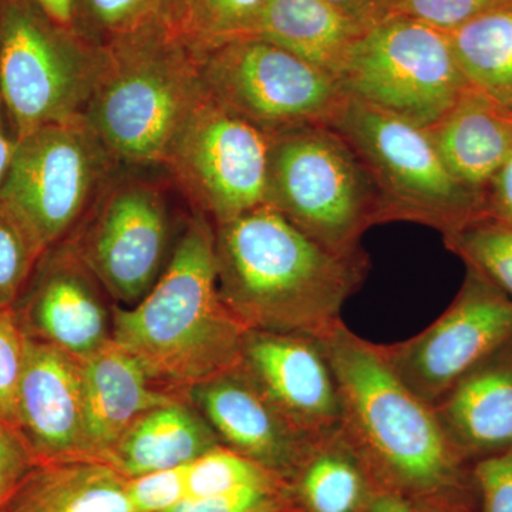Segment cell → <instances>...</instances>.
Here are the masks:
<instances>
[{
    "label": "cell",
    "mask_w": 512,
    "mask_h": 512,
    "mask_svg": "<svg viewBox=\"0 0 512 512\" xmlns=\"http://www.w3.org/2000/svg\"><path fill=\"white\" fill-rule=\"evenodd\" d=\"M39 8L45 10L47 15L64 28L76 32V5L74 0H32Z\"/></svg>",
    "instance_id": "obj_41"
},
{
    "label": "cell",
    "mask_w": 512,
    "mask_h": 512,
    "mask_svg": "<svg viewBox=\"0 0 512 512\" xmlns=\"http://www.w3.org/2000/svg\"><path fill=\"white\" fill-rule=\"evenodd\" d=\"M363 28L389 15L393 0H328Z\"/></svg>",
    "instance_id": "obj_38"
},
{
    "label": "cell",
    "mask_w": 512,
    "mask_h": 512,
    "mask_svg": "<svg viewBox=\"0 0 512 512\" xmlns=\"http://www.w3.org/2000/svg\"><path fill=\"white\" fill-rule=\"evenodd\" d=\"M266 0H187L183 36L202 47L254 32Z\"/></svg>",
    "instance_id": "obj_30"
},
{
    "label": "cell",
    "mask_w": 512,
    "mask_h": 512,
    "mask_svg": "<svg viewBox=\"0 0 512 512\" xmlns=\"http://www.w3.org/2000/svg\"><path fill=\"white\" fill-rule=\"evenodd\" d=\"M349 141L372 175L383 224L416 222L447 235L487 215V204L458 183L429 128L348 96L330 124Z\"/></svg>",
    "instance_id": "obj_7"
},
{
    "label": "cell",
    "mask_w": 512,
    "mask_h": 512,
    "mask_svg": "<svg viewBox=\"0 0 512 512\" xmlns=\"http://www.w3.org/2000/svg\"><path fill=\"white\" fill-rule=\"evenodd\" d=\"M296 507L288 481L249 485L205 498H187L165 512H281Z\"/></svg>",
    "instance_id": "obj_31"
},
{
    "label": "cell",
    "mask_w": 512,
    "mask_h": 512,
    "mask_svg": "<svg viewBox=\"0 0 512 512\" xmlns=\"http://www.w3.org/2000/svg\"><path fill=\"white\" fill-rule=\"evenodd\" d=\"M444 244L467 269L483 276L512 301V227L483 215L444 235Z\"/></svg>",
    "instance_id": "obj_27"
},
{
    "label": "cell",
    "mask_w": 512,
    "mask_h": 512,
    "mask_svg": "<svg viewBox=\"0 0 512 512\" xmlns=\"http://www.w3.org/2000/svg\"><path fill=\"white\" fill-rule=\"evenodd\" d=\"M123 164L70 241L117 306L137 305L173 252L170 175Z\"/></svg>",
    "instance_id": "obj_8"
},
{
    "label": "cell",
    "mask_w": 512,
    "mask_h": 512,
    "mask_svg": "<svg viewBox=\"0 0 512 512\" xmlns=\"http://www.w3.org/2000/svg\"><path fill=\"white\" fill-rule=\"evenodd\" d=\"M104 49L84 121L121 163L163 167L204 94L197 47L177 33L153 32Z\"/></svg>",
    "instance_id": "obj_4"
},
{
    "label": "cell",
    "mask_w": 512,
    "mask_h": 512,
    "mask_svg": "<svg viewBox=\"0 0 512 512\" xmlns=\"http://www.w3.org/2000/svg\"><path fill=\"white\" fill-rule=\"evenodd\" d=\"M247 332L221 299L215 225L198 211L151 291L130 308L113 306V342L180 394L238 367Z\"/></svg>",
    "instance_id": "obj_3"
},
{
    "label": "cell",
    "mask_w": 512,
    "mask_h": 512,
    "mask_svg": "<svg viewBox=\"0 0 512 512\" xmlns=\"http://www.w3.org/2000/svg\"><path fill=\"white\" fill-rule=\"evenodd\" d=\"M16 423L37 464L89 458L84 441L82 360L26 338Z\"/></svg>",
    "instance_id": "obj_16"
},
{
    "label": "cell",
    "mask_w": 512,
    "mask_h": 512,
    "mask_svg": "<svg viewBox=\"0 0 512 512\" xmlns=\"http://www.w3.org/2000/svg\"><path fill=\"white\" fill-rule=\"evenodd\" d=\"M338 382L343 430L379 487L423 512H468L473 474L433 407L387 363L382 346L339 322L319 339Z\"/></svg>",
    "instance_id": "obj_1"
},
{
    "label": "cell",
    "mask_w": 512,
    "mask_h": 512,
    "mask_svg": "<svg viewBox=\"0 0 512 512\" xmlns=\"http://www.w3.org/2000/svg\"><path fill=\"white\" fill-rule=\"evenodd\" d=\"M429 131L458 183L485 200L512 147V114L467 89Z\"/></svg>",
    "instance_id": "obj_20"
},
{
    "label": "cell",
    "mask_w": 512,
    "mask_h": 512,
    "mask_svg": "<svg viewBox=\"0 0 512 512\" xmlns=\"http://www.w3.org/2000/svg\"><path fill=\"white\" fill-rule=\"evenodd\" d=\"M218 289L247 329L320 339L363 284L365 252L340 255L269 205L215 225Z\"/></svg>",
    "instance_id": "obj_2"
},
{
    "label": "cell",
    "mask_w": 512,
    "mask_h": 512,
    "mask_svg": "<svg viewBox=\"0 0 512 512\" xmlns=\"http://www.w3.org/2000/svg\"><path fill=\"white\" fill-rule=\"evenodd\" d=\"M5 512H136L127 477L93 458L39 464Z\"/></svg>",
    "instance_id": "obj_23"
},
{
    "label": "cell",
    "mask_w": 512,
    "mask_h": 512,
    "mask_svg": "<svg viewBox=\"0 0 512 512\" xmlns=\"http://www.w3.org/2000/svg\"><path fill=\"white\" fill-rule=\"evenodd\" d=\"M238 367L305 439L342 427L338 382L319 339L248 329Z\"/></svg>",
    "instance_id": "obj_15"
},
{
    "label": "cell",
    "mask_w": 512,
    "mask_h": 512,
    "mask_svg": "<svg viewBox=\"0 0 512 512\" xmlns=\"http://www.w3.org/2000/svg\"><path fill=\"white\" fill-rule=\"evenodd\" d=\"M288 484L299 512H365L376 485L343 427L309 443Z\"/></svg>",
    "instance_id": "obj_24"
},
{
    "label": "cell",
    "mask_w": 512,
    "mask_h": 512,
    "mask_svg": "<svg viewBox=\"0 0 512 512\" xmlns=\"http://www.w3.org/2000/svg\"><path fill=\"white\" fill-rule=\"evenodd\" d=\"M471 474L481 512H512V450L476 461Z\"/></svg>",
    "instance_id": "obj_36"
},
{
    "label": "cell",
    "mask_w": 512,
    "mask_h": 512,
    "mask_svg": "<svg viewBox=\"0 0 512 512\" xmlns=\"http://www.w3.org/2000/svg\"><path fill=\"white\" fill-rule=\"evenodd\" d=\"M508 3L512 0H393L389 15L406 16L450 33L481 13Z\"/></svg>",
    "instance_id": "obj_32"
},
{
    "label": "cell",
    "mask_w": 512,
    "mask_h": 512,
    "mask_svg": "<svg viewBox=\"0 0 512 512\" xmlns=\"http://www.w3.org/2000/svg\"><path fill=\"white\" fill-rule=\"evenodd\" d=\"M433 409L467 463L511 451L512 345L468 373Z\"/></svg>",
    "instance_id": "obj_19"
},
{
    "label": "cell",
    "mask_w": 512,
    "mask_h": 512,
    "mask_svg": "<svg viewBox=\"0 0 512 512\" xmlns=\"http://www.w3.org/2000/svg\"><path fill=\"white\" fill-rule=\"evenodd\" d=\"M222 446L288 481L312 440L293 429L239 367L183 393Z\"/></svg>",
    "instance_id": "obj_17"
},
{
    "label": "cell",
    "mask_w": 512,
    "mask_h": 512,
    "mask_svg": "<svg viewBox=\"0 0 512 512\" xmlns=\"http://www.w3.org/2000/svg\"><path fill=\"white\" fill-rule=\"evenodd\" d=\"M286 481L249 458L225 446H217L188 464V498H205L249 485Z\"/></svg>",
    "instance_id": "obj_29"
},
{
    "label": "cell",
    "mask_w": 512,
    "mask_h": 512,
    "mask_svg": "<svg viewBox=\"0 0 512 512\" xmlns=\"http://www.w3.org/2000/svg\"><path fill=\"white\" fill-rule=\"evenodd\" d=\"M448 37L468 89L512 114V3L481 13Z\"/></svg>",
    "instance_id": "obj_25"
},
{
    "label": "cell",
    "mask_w": 512,
    "mask_h": 512,
    "mask_svg": "<svg viewBox=\"0 0 512 512\" xmlns=\"http://www.w3.org/2000/svg\"><path fill=\"white\" fill-rule=\"evenodd\" d=\"M205 93L268 136L336 119L348 94L333 76L255 36L197 47Z\"/></svg>",
    "instance_id": "obj_9"
},
{
    "label": "cell",
    "mask_w": 512,
    "mask_h": 512,
    "mask_svg": "<svg viewBox=\"0 0 512 512\" xmlns=\"http://www.w3.org/2000/svg\"><path fill=\"white\" fill-rule=\"evenodd\" d=\"M365 29L328 0H266L249 36L274 43L339 77Z\"/></svg>",
    "instance_id": "obj_22"
},
{
    "label": "cell",
    "mask_w": 512,
    "mask_h": 512,
    "mask_svg": "<svg viewBox=\"0 0 512 512\" xmlns=\"http://www.w3.org/2000/svg\"><path fill=\"white\" fill-rule=\"evenodd\" d=\"M269 136L202 94L163 168L192 211L214 225L265 205Z\"/></svg>",
    "instance_id": "obj_12"
},
{
    "label": "cell",
    "mask_w": 512,
    "mask_h": 512,
    "mask_svg": "<svg viewBox=\"0 0 512 512\" xmlns=\"http://www.w3.org/2000/svg\"><path fill=\"white\" fill-rule=\"evenodd\" d=\"M76 32L109 47L153 32L183 36L187 0H74Z\"/></svg>",
    "instance_id": "obj_26"
},
{
    "label": "cell",
    "mask_w": 512,
    "mask_h": 512,
    "mask_svg": "<svg viewBox=\"0 0 512 512\" xmlns=\"http://www.w3.org/2000/svg\"><path fill=\"white\" fill-rule=\"evenodd\" d=\"M512 345V301L468 269L447 311L419 335L380 345L397 377L431 407L468 373Z\"/></svg>",
    "instance_id": "obj_13"
},
{
    "label": "cell",
    "mask_w": 512,
    "mask_h": 512,
    "mask_svg": "<svg viewBox=\"0 0 512 512\" xmlns=\"http://www.w3.org/2000/svg\"><path fill=\"white\" fill-rule=\"evenodd\" d=\"M187 468L127 478V495L136 512H165L188 498Z\"/></svg>",
    "instance_id": "obj_34"
},
{
    "label": "cell",
    "mask_w": 512,
    "mask_h": 512,
    "mask_svg": "<svg viewBox=\"0 0 512 512\" xmlns=\"http://www.w3.org/2000/svg\"><path fill=\"white\" fill-rule=\"evenodd\" d=\"M281 512H299V510H298V508L293 507V508H289V510H285V511H281Z\"/></svg>",
    "instance_id": "obj_42"
},
{
    "label": "cell",
    "mask_w": 512,
    "mask_h": 512,
    "mask_svg": "<svg viewBox=\"0 0 512 512\" xmlns=\"http://www.w3.org/2000/svg\"><path fill=\"white\" fill-rule=\"evenodd\" d=\"M487 214L512 227V147L488 188Z\"/></svg>",
    "instance_id": "obj_37"
},
{
    "label": "cell",
    "mask_w": 512,
    "mask_h": 512,
    "mask_svg": "<svg viewBox=\"0 0 512 512\" xmlns=\"http://www.w3.org/2000/svg\"><path fill=\"white\" fill-rule=\"evenodd\" d=\"M45 251L28 224L0 200V309L12 311Z\"/></svg>",
    "instance_id": "obj_28"
},
{
    "label": "cell",
    "mask_w": 512,
    "mask_h": 512,
    "mask_svg": "<svg viewBox=\"0 0 512 512\" xmlns=\"http://www.w3.org/2000/svg\"><path fill=\"white\" fill-rule=\"evenodd\" d=\"M16 146H18V136H16L15 128L9 119L2 97H0V197H2L3 187L8 180Z\"/></svg>",
    "instance_id": "obj_39"
},
{
    "label": "cell",
    "mask_w": 512,
    "mask_h": 512,
    "mask_svg": "<svg viewBox=\"0 0 512 512\" xmlns=\"http://www.w3.org/2000/svg\"><path fill=\"white\" fill-rule=\"evenodd\" d=\"M365 512H423L402 495L375 485Z\"/></svg>",
    "instance_id": "obj_40"
},
{
    "label": "cell",
    "mask_w": 512,
    "mask_h": 512,
    "mask_svg": "<svg viewBox=\"0 0 512 512\" xmlns=\"http://www.w3.org/2000/svg\"><path fill=\"white\" fill-rule=\"evenodd\" d=\"M121 165L84 119L50 124L19 138L0 200L47 249L72 237Z\"/></svg>",
    "instance_id": "obj_11"
},
{
    "label": "cell",
    "mask_w": 512,
    "mask_h": 512,
    "mask_svg": "<svg viewBox=\"0 0 512 512\" xmlns=\"http://www.w3.org/2000/svg\"><path fill=\"white\" fill-rule=\"evenodd\" d=\"M37 466L20 431L0 416V512L6 511Z\"/></svg>",
    "instance_id": "obj_35"
},
{
    "label": "cell",
    "mask_w": 512,
    "mask_h": 512,
    "mask_svg": "<svg viewBox=\"0 0 512 512\" xmlns=\"http://www.w3.org/2000/svg\"><path fill=\"white\" fill-rule=\"evenodd\" d=\"M82 394L87 454L100 461L143 414L184 397L114 342L82 360Z\"/></svg>",
    "instance_id": "obj_18"
},
{
    "label": "cell",
    "mask_w": 512,
    "mask_h": 512,
    "mask_svg": "<svg viewBox=\"0 0 512 512\" xmlns=\"http://www.w3.org/2000/svg\"><path fill=\"white\" fill-rule=\"evenodd\" d=\"M26 336L16 322L15 313L0 309V416L18 429L16 394L23 363Z\"/></svg>",
    "instance_id": "obj_33"
},
{
    "label": "cell",
    "mask_w": 512,
    "mask_h": 512,
    "mask_svg": "<svg viewBox=\"0 0 512 512\" xmlns=\"http://www.w3.org/2000/svg\"><path fill=\"white\" fill-rule=\"evenodd\" d=\"M265 205L340 255H359L360 239L383 224L372 175L342 134L326 124L269 136Z\"/></svg>",
    "instance_id": "obj_5"
},
{
    "label": "cell",
    "mask_w": 512,
    "mask_h": 512,
    "mask_svg": "<svg viewBox=\"0 0 512 512\" xmlns=\"http://www.w3.org/2000/svg\"><path fill=\"white\" fill-rule=\"evenodd\" d=\"M107 50L32 0H0V97L16 136L83 119Z\"/></svg>",
    "instance_id": "obj_6"
},
{
    "label": "cell",
    "mask_w": 512,
    "mask_h": 512,
    "mask_svg": "<svg viewBox=\"0 0 512 512\" xmlns=\"http://www.w3.org/2000/svg\"><path fill=\"white\" fill-rule=\"evenodd\" d=\"M338 80L353 99L424 128L468 89L448 33L400 15L363 30Z\"/></svg>",
    "instance_id": "obj_10"
},
{
    "label": "cell",
    "mask_w": 512,
    "mask_h": 512,
    "mask_svg": "<svg viewBox=\"0 0 512 512\" xmlns=\"http://www.w3.org/2000/svg\"><path fill=\"white\" fill-rule=\"evenodd\" d=\"M104 293L73 242L64 239L43 252L12 311L26 338L84 360L113 342V308Z\"/></svg>",
    "instance_id": "obj_14"
},
{
    "label": "cell",
    "mask_w": 512,
    "mask_h": 512,
    "mask_svg": "<svg viewBox=\"0 0 512 512\" xmlns=\"http://www.w3.org/2000/svg\"><path fill=\"white\" fill-rule=\"evenodd\" d=\"M221 446L217 433L185 397L143 414L111 448L104 463L131 478L184 467Z\"/></svg>",
    "instance_id": "obj_21"
}]
</instances>
